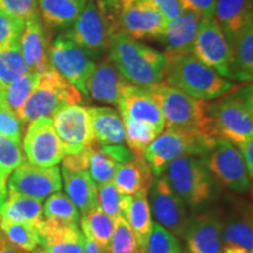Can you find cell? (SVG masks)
<instances>
[{"instance_id": "cell-1", "label": "cell", "mask_w": 253, "mask_h": 253, "mask_svg": "<svg viewBox=\"0 0 253 253\" xmlns=\"http://www.w3.org/2000/svg\"><path fill=\"white\" fill-rule=\"evenodd\" d=\"M109 58L126 81L135 86L149 88L162 82L166 77V54L138 42L122 32L114 38Z\"/></svg>"}, {"instance_id": "cell-2", "label": "cell", "mask_w": 253, "mask_h": 253, "mask_svg": "<svg viewBox=\"0 0 253 253\" xmlns=\"http://www.w3.org/2000/svg\"><path fill=\"white\" fill-rule=\"evenodd\" d=\"M252 96V84H246L237 87L212 103L207 102V115L217 138L235 145L253 138Z\"/></svg>"}, {"instance_id": "cell-3", "label": "cell", "mask_w": 253, "mask_h": 253, "mask_svg": "<svg viewBox=\"0 0 253 253\" xmlns=\"http://www.w3.org/2000/svg\"><path fill=\"white\" fill-rule=\"evenodd\" d=\"M164 80L166 84L204 102L219 99L237 88L235 84L199 61L194 53L168 60Z\"/></svg>"}, {"instance_id": "cell-4", "label": "cell", "mask_w": 253, "mask_h": 253, "mask_svg": "<svg viewBox=\"0 0 253 253\" xmlns=\"http://www.w3.org/2000/svg\"><path fill=\"white\" fill-rule=\"evenodd\" d=\"M118 33L119 0H88L68 34L88 55L96 56L110 48Z\"/></svg>"}, {"instance_id": "cell-5", "label": "cell", "mask_w": 253, "mask_h": 253, "mask_svg": "<svg viewBox=\"0 0 253 253\" xmlns=\"http://www.w3.org/2000/svg\"><path fill=\"white\" fill-rule=\"evenodd\" d=\"M162 112L164 128H182L201 132L217 140L211 120L207 115V102L190 96L166 82L148 88Z\"/></svg>"}, {"instance_id": "cell-6", "label": "cell", "mask_w": 253, "mask_h": 253, "mask_svg": "<svg viewBox=\"0 0 253 253\" xmlns=\"http://www.w3.org/2000/svg\"><path fill=\"white\" fill-rule=\"evenodd\" d=\"M163 176L188 208L199 211L216 197L217 186L202 158L184 156L168 164Z\"/></svg>"}, {"instance_id": "cell-7", "label": "cell", "mask_w": 253, "mask_h": 253, "mask_svg": "<svg viewBox=\"0 0 253 253\" xmlns=\"http://www.w3.org/2000/svg\"><path fill=\"white\" fill-rule=\"evenodd\" d=\"M82 94L62 77L55 68L39 74L37 86L19 110L18 118L28 123L40 118H49L66 106L78 104Z\"/></svg>"}, {"instance_id": "cell-8", "label": "cell", "mask_w": 253, "mask_h": 253, "mask_svg": "<svg viewBox=\"0 0 253 253\" xmlns=\"http://www.w3.org/2000/svg\"><path fill=\"white\" fill-rule=\"evenodd\" d=\"M217 140L189 129L167 128L155 138L143 157L149 163L154 176L160 177L168 164L176 158L184 156L202 158Z\"/></svg>"}, {"instance_id": "cell-9", "label": "cell", "mask_w": 253, "mask_h": 253, "mask_svg": "<svg viewBox=\"0 0 253 253\" xmlns=\"http://www.w3.org/2000/svg\"><path fill=\"white\" fill-rule=\"evenodd\" d=\"M205 167L213 177L237 194L248 192L251 178L242 154L232 142L218 138L202 157Z\"/></svg>"}, {"instance_id": "cell-10", "label": "cell", "mask_w": 253, "mask_h": 253, "mask_svg": "<svg viewBox=\"0 0 253 253\" xmlns=\"http://www.w3.org/2000/svg\"><path fill=\"white\" fill-rule=\"evenodd\" d=\"M48 56L52 67L87 96L86 84L96 66L86 50L82 49L69 34H61L49 46Z\"/></svg>"}, {"instance_id": "cell-11", "label": "cell", "mask_w": 253, "mask_h": 253, "mask_svg": "<svg viewBox=\"0 0 253 253\" xmlns=\"http://www.w3.org/2000/svg\"><path fill=\"white\" fill-rule=\"evenodd\" d=\"M192 53L199 61L216 71L220 77L230 79L232 49L223 30L213 18L201 20Z\"/></svg>"}, {"instance_id": "cell-12", "label": "cell", "mask_w": 253, "mask_h": 253, "mask_svg": "<svg viewBox=\"0 0 253 253\" xmlns=\"http://www.w3.org/2000/svg\"><path fill=\"white\" fill-rule=\"evenodd\" d=\"M149 192L148 202L157 224L176 237L183 238L190 219L188 205L173 191L163 176L154 179Z\"/></svg>"}, {"instance_id": "cell-13", "label": "cell", "mask_w": 253, "mask_h": 253, "mask_svg": "<svg viewBox=\"0 0 253 253\" xmlns=\"http://www.w3.org/2000/svg\"><path fill=\"white\" fill-rule=\"evenodd\" d=\"M52 120L65 155L81 153L95 142L87 107L66 106Z\"/></svg>"}, {"instance_id": "cell-14", "label": "cell", "mask_w": 253, "mask_h": 253, "mask_svg": "<svg viewBox=\"0 0 253 253\" xmlns=\"http://www.w3.org/2000/svg\"><path fill=\"white\" fill-rule=\"evenodd\" d=\"M168 20L147 0H119L120 32L134 39L158 38Z\"/></svg>"}, {"instance_id": "cell-15", "label": "cell", "mask_w": 253, "mask_h": 253, "mask_svg": "<svg viewBox=\"0 0 253 253\" xmlns=\"http://www.w3.org/2000/svg\"><path fill=\"white\" fill-rule=\"evenodd\" d=\"M24 150L28 162L34 166L54 167L61 162L65 153L52 118H40L30 123L24 137Z\"/></svg>"}, {"instance_id": "cell-16", "label": "cell", "mask_w": 253, "mask_h": 253, "mask_svg": "<svg viewBox=\"0 0 253 253\" xmlns=\"http://www.w3.org/2000/svg\"><path fill=\"white\" fill-rule=\"evenodd\" d=\"M62 188L59 167H38L30 162L19 166L8 179V190L43 201Z\"/></svg>"}, {"instance_id": "cell-17", "label": "cell", "mask_w": 253, "mask_h": 253, "mask_svg": "<svg viewBox=\"0 0 253 253\" xmlns=\"http://www.w3.org/2000/svg\"><path fill=\"white\" fill-rule=\"evenodd\" d=\"M223 214L209 210L190 216L184 236L189 253H220Z\"/></svg>"}, {"instance_id": "cell-18", "label": "cell", "mask_w": 253, "mask_h": 253, "mask_svg": "<svg viewBox=\"0 0 253 253\" xmlns=\"http://www.w3.org/2000/svg\"><path fill=\"white\" fill-rule=\"evenodd\" d=\"M220 253H253V223L250 205H237L223 216Z\"/></svg>"}, {"instance_id": "cell-19", "label": "cell", "mask_w": 253, "mask_h": 253, "mask_svg": "<svg viewBox=\"0 0 253 253\" xmlns=\"http://www.w3.org/2000/svg\"><path fill=\"white\" fill-rule=\"evenodd\" d=\"M38 233L47 253H84L86 237L77 224L43 219L38 225Z\"/></svg>"}, {"instance_id": "cell-20", "label": "cell", "mask_w": 253, "mask_h": 253, "mask_svg": "<svg viewBox=\"0 0 253 253\" xmlns=\"http://www.w3.org/2000/svg\"><path fill=\"white\" fill-rule=\"evenodd\" d=\"M129 82L114 65L110 58H106L95 67L86 84L87 96L97 102L119 106L123 91Z\"/></svg>"}, {"instance_id": "cell-21", "label": "cell", "mask_w": 253, "mask_h": 253, "mask_svg": "<svg viewBox=\"0 0 253 253\" xmlns=\"http://www.w3.org/2000/svg\"><path fill=\"white\" fill-rule=\"evenodd\" d=\"M118 107L122 118L148 123L160 132L163 131L164 119L162 112L148 88L130 84L123 91Z\"/></svg>"}, {"instance_id": "cell-22", "label": "cell", "mask_w": 253, "mask_h": 253, "mask_svg": "<svg viewBox=\"0 0 253 253\" xmlns=\"http://www.w3.org/2000/svg\"><path fill=\"white\" fill-rule=\"evenodd\" d=\"M201 20L202 18L197 14L184 11L175 20L168 21L162 36L158 37L166 45L164 54L168 60L192 53Z\"/></svg>"}, {"instance_id": "cell-23", "label": "cell", "mask_w": 253, "mask_h": 253, "mask_svg": "<svg viewBox=\"0 0 253 253\" xmlns=\"http://www.w3.org/2000/svg\"><path fill=\"white\" fill-rule=\"evenodd\" d=\"M48 48V40L38 15L25 21L20 37V49L31 72L42 74L52 68Z\"/></svg>"}, {"instance_id": "cell-24", "label": "cell", "mask_w": 253, "mask_h": 253, "mask_svg": "<svg viewBox=\"0 0 253 253\" xmlns=\"http://www.w3.org/2000/svg\"><path fill=\"white\" fill-rule=\"evenodd\" d=\"M135 156L120 144L100 145L95 142L89 157V176L96 186L112 182L120 166Z\"/></svg>"}, {"instance_id": "cell-25", "label": "cell", "mask_w": 253, "mask_h": 253, "mask_svg": "<svg viewBox=\"0 0 253 253\" xmlns=\"http://www.w3.org/2000/svg\"><path fill=\"white\" fill-rule=\"evenodd\" d=\"M155 176L144 157L135 156L123 163L114 176V184L122 195L132 196L138 192L148 194Z\"/></svg>"}, {"instance_id": "cell-26", "label": "cell", "mask_w": 253, "mask_h": 253, "mask_svg": "<svg viewBox=\"0 0 253 253\" xmlns=\"http://www.w3.org/2000/svg\"><path fill=\"white\" fill-rule=\"evenodd\" d=\"M252 13V0H217L213 19L230 41L246 25L253 23Z\"/></svg>"}, {"instance_id": "cell-27", "label": "cell", "mask_w": 253, "mask_h": 253, "mask_svg": "<svg viewBox=\"0 0 253 253\" xmlns=\"http://www.w3.org/2000/svg\"><path fill=\"white\" fill-rule=\"evenodd\" d=\"M87 109L97 144L114 145L125 142V125L115 109L108 107H87Z\"/></svg>"}, {"instance_id": "cell-28", "label": "cell", "mask_w": 253, "mask_h": 253, "mask_svg": "<svg viewBox=\"0 0 253 253\" xmlns=\"http://www.w3.org/2000/svg\"><path fill=\"white\" fill-rule=\"evenodd\" d=\"M232 49L231 80L251 82L253 78V23H250L229 41Z\"/></svg>"}, {"instance_id": "cell-29", "label": "cell", "mask_w": 253, "mask_h": 253, "mask_svg": "<svg viewBox=\"0 0 253 253\" xmlns=\"http://www.w3.org/2000/svg\"><path fill=\"white\" fill-rule=\"evenodd\" d=\"M0 219L13 223H28L38 225L43 220L42 201L26 197L8 190L7 197L0 210Z\"/></svg>"}, {"instance_id": "cell-30", "label": "cell", "mask_w": 253, "mask_h": 253, "mask_svg": "<svg viewBox=\"0 0 253 253\" xmlns=\"http://www.w3.org/2000/svg\"><path fill=\"white\" fill-rule=\"evenodd\" d=\"M62 177L66 194L81 214L97 207V186L88 171L72 172L62 169Z\"/></svg>"}, {"instance_id": "cell-31", "label": "cell", "mask_w": 253, "mask_h": 253, "mask_svg": "<svg viewBox=\"0 0 253 253\" xmlns=\"http://www.w3.org/2000/svg\"><path fill=\"white\" fill-rule=\"evenodd\" d=\"M88 0H38L43 23L50 28L74 24Z\"/></svg>"}, {"instance_id": "cell-32", "label": "cell", "mask_w": 253, "mask_h": 253, "mask_svg": "<svg viewBox=\"0 0 253 253\" xmlns=\"http://www.w3.org/2000/svg\"><path fill=\"white\" fill-rule=\"evenodd\" d=\"M126 221L134 232L138 248L144 251L154 225L153 219H151L149 202H148L145 192H138V194L132 195L130 211H129Z\"/></svg>"}, {"instance_id": "cell-33", "label": "cell", "mask_w": 253, "mask_h": 253, "mask_svg": "<svg viewBox=\"0 0 253 253\" xmlns=\"http://www.w3.org/2000/svg\"><path fill=\"white\" fill-rule=\"evenodd\" d=\"M80 225L86 238L93 239L102 250H108L114 231V220L101 210L99 205L80 214Z\"/></svg>"}, {"instance_id": "cell-34", "label": "cell", "mask_w": 253, "mask_h": 253, "mask_svg": "<svg viewBox=\"0 0 253 253\" xmlns=\"http://www.w3.org/2000/svg\"><path fill=\"white\" fill-rule=\"evenodd\" d=\"M39 73L30 72L11 84H0V104L18 115L19 110L37 86Z\"/></svg>"}, {"instance_id": "cell-35", "label": "cell", "mask_w": 253, "mask_h": 253, "mask_svg": "<svg viewBox=\"0 0 253 253\" xmlns=\"http://www.w3.org/2000/svg\"><path fill=\"white\" fill-rule=\"evenodd\" d=\"M131 201L132 196L122 195L113 181L97 186V205L113 220L119 217L128 219Z\"/></svg>"}, {"instance_id": "cell-36", "label": "cell", "mask_w": 253, "mask_h": 253, "mask_svg": "<svg viewBox=\"0 0 253 253\" xmlns=\"http://www.w3.org/2000/svg\"><path fill=\"white\" fill-rule=\"evenodd\" d=\"M125 125V141L134 156L143 157L149 145L161 134L155 126L148 123L122 118Z\"/></svg>"}, {"instance_id": "cell-37", "label": "cell", "mask_w": 253, "mask_h": 253, "mask_svg": "<svg viewBox=\"0 0 253 253\" xmlns=\"http://www.w3.org/2000/svg\"><path fill=\"white\" fill-rule=\"evenodd\" d=\"M30 72L21 53L20 41L0 48V84H11Z\"/></svg>"}, {"instance_id": "cell-38", "label": "cell", "mask_w": 253, "mask_h": 253, "mask_svg": "<svg viewBox=\"0 0 253 253\" xmlns=\"http://www.w3.org/2000/svg\"><path fill=\"white\" fill-rule=\"evenodd\" d=\"M0 230L11 244L23 251H34L40 245L38 227L28 223H13L0 219Z\"/></svg>"}, {"instance_id": "cell-39", "label": "cell", "mask_w": 253, "mask_h": 253, "mask_svg": "<svg viewBox=\"0 0 253 253\" xmlns=\"http://www.w3.org/2000/svg\"><path fill=\"white\" fill-rule=\"evenodd\" d=\"M43 217L46 219H56L66 223H80V213L77 207L72 203L67 195L62 192H55L50 195L43 207Z\"/></svg>"}, {"instance_id": "cell-40", "label": "cell", "mask_w": 253, "mask_h": 253, "mask_svg": "<svg viewBox=\"0 0 253 253\" xmlns=\"http://www.w3.org/2000/svg\"><path fill=\"white\" fill-rule=\"evenodd\" d=\"M108 253H140L137 240L132 232L130 225L125 218L119 217L114 220V231Z\"/></svg>"}, {"instance_id": "cell-41", "label": "cell", "mask_w": 253, "mask_h": 253, "mask_svg": "<svg viewBox=\"0 0 253 253\" xmlns=\"http://www.w3.org/2000/svg\"><path fill=\"white\" fill-rule=\"evenodd\" d=\"M144 253H183L178 237L154 223L153 230L144 248Z\"/></svg>"}, {"instance_id": "cell-42", "label": "cell", "mask_w": 253, "mask_h": 253, "mask_svg": "<svg viewBox=\"0 0 253 253\" xmlns=\"http://www.w3.org/2000/svg\"><path fill=\"white\" fill-rule=\"evenodd\" d=\"M24 162L25 156L20 144L0 135V170L9 176Z\"/></svg>"}, {"instance_id": "cell-43", "label": "cell", "mask_w": 253, "mask_h": 253, "mask_svg": "<svg viewBox=\"0 0 253 253\" xmlns=\"http://www.w3.org/2000/svg\"><path fill=\"white\" fill-rule=\"evenodd\" d=\"M25 27L23 19L14 17L7 12H0V48L20 41Z\"/></svg>"}, {"instance_id": "cell-44", "label": "cell", "mask_w": 253, "mask_h": 253, "mask_svg": "<svg viewBox=\"0 0 253 253\" xmlns=\"http://www.w3.org/2000/svg\"><path fill=\"white\" fill-rule=\"evenodd\" d=\"M23 122L15 114L0 104V135L11 138L15 143H21Z\"/></svg>"}, {"instance_id": "cell-45", "label": "cell", "mask_w": 253, "mask_h": 253, "mask_svg": "<svg viewBox=\"0 0 253 253\" xmlns=\"http://www.w3.org/2000/svg\"><path fill=\"white\" fill-rule=\"evenodd\" d=\"M2 11L23 19L24 21L37 17V0H0Z\"/></svg>"}, {"instance_id": "cell-46", "label": "cell", "mask_w": 253, "mask_h": 253, "mask_svg": "<svg viewBox=\"0 0 253 253\" xmlns=\"http://www.w3.org/2000/svg\"><path fill=\"white\" fill-rule=\"evenodd\" d=\"M95 143V142H94ZM94 143L82 150L81 153L72 154V155H65L62 158V169L68 170L72 172H81L87 171L88 167H89V157L90 151L93 148Z\"/></svg>"}, {"instance_id": "cell-47", "label": "cell", "mask_w": 253, "mask_h": 253, "mask_svg": "<svg viewBox=\"0 0 253 253\" xmlns=\"http://www.w3.org/2000/svg\"><path fill=\"white\" fill-rule=\"evenodd\" d=\"M183 11L192 12L202 19L213 18L217 0H178Z\"/></svg>"}, {"instance_id": "cell-48", "label": "cell", "mask_w": 253, "mask_h": 253, "mask_svg": "<svg viewBox=\"0 0 253 253\" xmlns=\"http://www.w3.org/2000/svg\"><path fill=\"white\" fill-rule=\"evenodd\" d=\"M147 1L150 2L168 21L175 20L184 12L178 0H147Z\"/></svg>"}, {"instance_id": "cell-49", "label": "cell", "mask_w": 253, "mask_h": 253, "mask_svg": "<svg viewBox=\"0 0 253 253\" xmlns=\"http://www.w3.org/2000/svg\"><path fill=\"white\" fill-rule=\"evenodd\" d=\"M236 147H238L240 149V154H242L243 160H244L246 168H248V171L250 173V176L252 177L253 175V138L243 142V143L237 144Z\"/></svg>"}, {"instance_id": "cell-50", "label": "cell", "mask_w": 253, "mask_h": 253, "mask_svg": "<svg viewBox=\"0 0 253 253\" xmlns=\"http://www.w3.org/2000/svg\"><path fill=\"white\" fill-rule=\"evenodd\" d=\"M0 253H25L23 250H20L17 246L8 242L5 238L4 235L0 237Z\"/></svg>"}, {"instance_id": "cell-51", "label": "cell", "mask_w": 253, "mask_h": 253, "mask_svg": "<svg viewBox=\"0 0 253 253\" xmlns=\"http://www.w3.org/2000/svg\"><path fill=\"white\" fill-rule=\"evenodd\" d=\"M84 253H108L107 250H102L100 248L93 239L86 238V243H84Z\"/></svg>"}, {"instance_id": "cell-52", "label": "cell", "mask_w": 253, "mask_h": 253, "mask_svg": "<svg viewBox=\"0 0 253 253\" xmlns=\"http://www.w3.org/2000/svg\"><path fill=\"white\" fill-rule=\"evenodd\" d=\"M33 253H47V252L45 251V250H43V251L42 250H37V251H34Z\"/></svg>"}, {"instance_id": "cell-53", "label": "cell", "mask_w": 253, "mask_h": 253, "mask_svg": "<svg viewBox=\"0 0 253 253\" xmlns=\"http://www.w3.org/2000/svg\"><path fill=\"white\" fill-rule=\"evenodd\" d=\"M2 236V233H1V230H0V237H1Z\"/></svg>"}, {"instance_id": "cell-54", "label": "cell", "mask_w": 253, "mask_h": 253, "mask_svg": "<svg viewBox=\"0 0 253 253\" xmlns=\"http://www.w3.org/2000/svg\"><path fill=\"white\" fill-rule=\"evenodd\" d=\"M140 253H144V251H141V252H140Z\"/></svg>"}, {"instance_id": "cell-55", "label": "cell", "mask_w": 253, "mask_h": 253, "mask_svg": "<svg viewBox=\"0 0 253 253\" xmlns=\"http://www.w3.org/2000/svg\"><path fill=\"white\" fill-rule=\"evenodd\" d=\"M185 253H189V252H185Z\"/></svg>"}]
</instances>
